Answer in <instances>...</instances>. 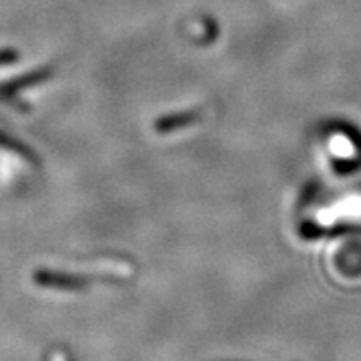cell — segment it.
Here are the masks:
<instances>
[{
    "mask_svg": "<svg viewBox=\"0 0 361 361\" xmlns=\"http://www.w3.org/2000/svg\"><path fill=\"white\" fill-rule=\"evenodd\" d=\"M35 281L43 286H56V288H81L89 284L90 279H83L78 275H68V273H54V271H37Z\"/></svg>",
    "mask_w": 361,
    "mask_h": 361,
    "instance_id": "obj_1",
    "label": "cell"
},
{
    "mask_svg": "<svg viewBox=\"0 0 361 361\" xmlns=\"http://www.w3.org/2000/svg\"><path fill=\"white\" fill-rule=\"evenodd\" d=\"M200 111H188V113H180V114H171V116H162L161 120H157L155 124V129L159 133H171L176 129L185 128V126H190L194 122L200 120Z\"/></svg>",
    "mask_w": 361,
    "mask_h": 361,
    "instance_id": "obj_2",
    "label": "cell"
},
{
    "mask_svg": "<svg viewBox=\"0 0 361 361\" xmlns=\"http://www.w3.org/2000/svg\"><path fill=\"white\" fill-rule=\"evenodd\" d=\"M19 54L15 50H0V65H8V63L17 61Z\"/></svg>",
    "mask_w": 361,
    "mask_h": 361,
    "instance_id": "obj_3",
    "label": "cell"
}]
</instances>
